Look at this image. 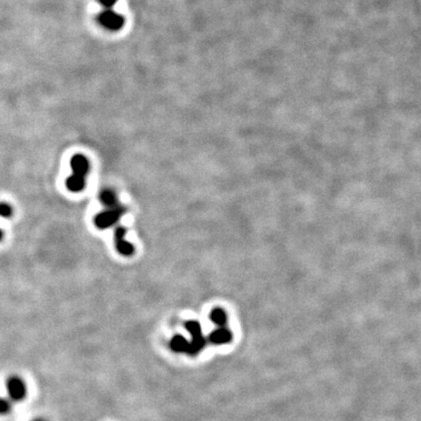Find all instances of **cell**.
I'll use <instances>...</instances> for the list:
<instances>
[{
  "instance_id": "1",
  "label": "cell",
  "mask_w": 421,
  "mask_h": 421,
  "mask_svg": "<svg viewBox=\"0 0 421 421\" xmlns=\"http://www.w3.org/2000/svg\"><path fill=\"white\" fill-rule=\"evenodd\" d=\"M6 387H8V392L11 399L15 400V401H22V400L26 398L27 388L22 378L16 377V375L11 377L8 380Z\"/></svg>"
},
{
  "instance_id": "2",
  "label": "cell",
  "mask_w": 421,
  "mask_h": 421,
  "mask_svg": "<svg viewBox=\"0 0 421 421\" xmlns=\"http://www.w3.org/2000/svg\"><path fill=\"white\" fill-rule=\"evenodd\" d=\"M171 349L177 351V352H183V351L189 350V343L183 338L182 336H176L171 340Z\"/></svg>"
},
{
  "instance_id": "3",
  "label": "cell",
  "mask_w": 421,
  "mask_h": 421,
  "mask_svg": "<svg viewBox=\"0 0 421 421\" xmlns=\"http://www.w3.org/2000/svg\"><path fill=\"white\" fill-rule=\"evenodd\" d=\"M229 332L227 330L225 329H219L215 331L213 335H212V340H213L214 343H225V342H228L229 340Z\"/></svg>"
},
{
  "instance_id": "4",
  "label": "cell",
  "mask_w": 421,
  "mask_h": 421,
  "mask_svg": "<svg viewBox=\"0 0 421 421\" xmlns=\"http://www.w3.org/2000/svg\"><path fill=\"white\" fill-rule=\"evenodd\" d=\"M212 321H213L215 324L222 326L226 323V314L224 311L221 310V309H215L212 312Z\"/></svg>"
},
{
  "instance_id": "5",
  "label": "cell",
  "mask_w": 421,
  "mask_h": 421,
  "mask_svg": "<svg viewBox=\"0 0 421 421\" xmlns=\"http://www.w3.org/2000/svg\"><path fill=\"white\" fill-rule=\"evenodd\" d=\"M11 410V403L8 400L0 399V414H8Z\"/></svg>"
},
{
  "instance_id": "6",
  "label": "cell",
  "mask_w": 421,
  "mask_h": 421,
  "mask_svg": "<svg viewBox=\"0 0 421 421\" xmlns=\"http://www.w3.org/2000/svg\"><path fill=\"white\" fill-rule=\"evenodd\" d=\"M0 212H2V213L4 215H8L11 211H10V207H8V206H2V207H0Z\"/></svg>"
},
{
  "instance_id": "7",
  "label": "cell",
  "mask_w": 421,
  "mask_h": 421,
  "mask_svg": "<svg viewBox=\"0 0 421 421\" xmlns=\"http://www.w3.org/2000/svg\"><path fill=\"white\" fill-rule=\"evenodd\" d=\"M36 421H44V420H41V419H39V420H36Z\"/></svg>"
}]
</instances>
